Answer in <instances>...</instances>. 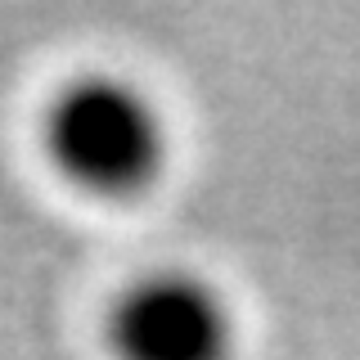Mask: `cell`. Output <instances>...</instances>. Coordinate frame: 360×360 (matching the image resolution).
Returning <instances> with one entry per match:
<instances>
[{"label":"cell","instance_id":"obj_2","mask_svg":"<svg viewBox=\"0 0 360 360\" xmlns=\"http://www.w3.org/2000/svg\"><path fill=\"white\" fill-rule=\"evenodd\" d=\"M112 360H234L239 320L230 297L194 270H149L108 311Z\"/></svg>","mask_w":360,"mask_h":360},{"label":"cell","instance_id":"obj_1","mask_svg":"<svg viewBox=\"0 0 360 360\" xmlns=\"http://www.w3.org/2000/svg\"><path fill=\"white\" fill-rule=\"evenodd\" d=\"M167 149L162 112L127 77H77L45 108V153L86 194H144L162 176Z\"/></svg>","mask_w":360,"mask_h":360}]
</instances>
